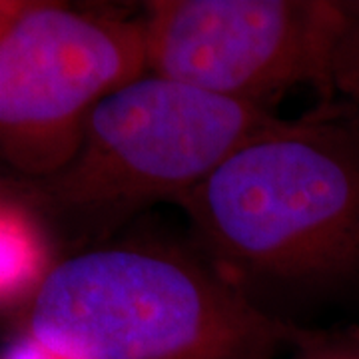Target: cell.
<instances>
[{"label": "cell", "instance_id": "6da1fadb", "mask_svg": "<svg viewBox=\"0 0 359 359\" xmlns=\"http://www.w3.org/2000/svg\"><path fill=\"white\" fill-rule=\"evenodd\" d=\"M180 208L194 248L257 306L359 285V112L320 100L236 148Z\"/></svg>", "mask_w": 359, "mask_h": 359}, {"label": "cell", "instance_id": "7a4b0ae2", "mask_svg": "<svg viewBox=\"0 0 359 359\" xmlns=\"http://www.w3.org/2000/svg\"><path fill=\"white\" fill-rule=\"evenodd\" d=\"M302 327L257 306L196 248L124 240L54 264L22 334L66 359H276Z\"/></svg>", "mask_w": 359, "mask_h": 359}, {"label": "cell", "instance_id": "3957f363", "mask_svg": "<svg viewBox=\"0 0 359 359\" xmlns=\"http://www.w3.org/2000/svg\"><path fill=\"white\" fill-rule=\"evenodd\" d=\"M276 120L264 108L146 72L96 106L65 168L20 184L36 214L100 245L148 208L180 204Z\"/></svg>", "mask_w": 359, "mask_h": 359}, {"label": "cell", "instance_id": "277c9868", "mask_svg": "<svg viewBox=\"0 0 359 359\" xmlns=\"http://www.w3.org/2000/svg\"><path fill=\"white\" fill-rule=\"evenodd\" d=\"M146 72L140 18L22 2L0 32V162L20 180L58 172L96 106Z\"/></svg>", "mask_w": 359, "mask_h": 359}, {"label": "cell", "instance_id": "5b68a950", "mask_svg": "<svg viewBox=\"0 0 359 359\" xmlns=\"http://www.w3.org/2000/svg\"><path fill=\"white\" fill-rule=\"evenodd\" d=\"M339 18L335 0H154L140 18L146 66L264 110L297 86L321 98Z\"/></svg>", "mask_w": 359, "mask_h": 359}, {"label": "cell", "instance_id": "8992f818", "mask_svg": "<svg viewBox=\"0 0 359 359\" xmlns=\"http://www.w3.org/2000/svg\"><path fill=\"white\" fill-rule=\"evenodd\" d=\"M46 240L25 208L0 200V308L28 302L50 271Z\"/></svg>", "mask_w": 359, "mask_h": 359}, {"label": "cell", "instance_id": "52a82bcc", "mask_svg": "<svg viewBox=\"0 0 359 359\" xmlns=\"http://www.w3.org/2000/svg\"><path fill=\"white\" fill-rule=\"evenodd\" d=\"M290 359H359V325L335 330L302 327Z\"/></svg>", "mask_w": 359, "mask_h": 359}, {"label": "cell", "instance_id": "ba28073f", "mask_svg": "<svg viewBox=\"0 0 359 359\" xmlns=\"http://www.w3.org/2000/svg\"><path fill=\"white\" fill-rule=\"evenodd\" d=\"M0 359H66L60 353L44 347L32 337L20 334V337L0 351Z\"/></svg>", "mask_w": 359, "mask_h": 359}, {"label": "cell", "instance_id": "9c48e42d", "mask_svg": "<svg viewBox=\"0 0 359 359\" xmlns=\"http://www.w3.org/2000/svg\"><path fill=\"white\" fill-rule=\"evenodd\" d=\"M22 8V0H0V32Z\"/></svg>", "mask_w": 359, "mask_h": 359}]
</instances>
